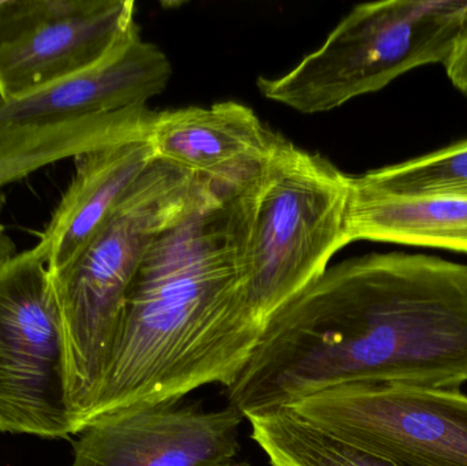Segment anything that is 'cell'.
I'll return each instance as SVG.
<instances>
[{
    "label": "cell",
    "mask_w": 467,
    "mask_h": 466,
    "mask_svg": "<svg viewBox=\"0 0 467 466\" xmlns=\"http://www.w3.org/2000/svg\"><path fill=\"white\" fill-rule=\"evenodd\" d=\"M350 382L458 390L467 383V265L372 254L346 260L269 317L235 383L244 418Z\"/></svg>",
    "instance_id": "6da1fadb"
},
{
    "label": "cell",
    "mask_w": 467,
    "mask_h": 466,
    "mask_svg": "<svg viewBox=\"0 0 467 466\" xmlns=\"http://www.w3.org/2000/svg\"><path fill=\"white\" fill-rule=\"evenodd\" d=\"M263 171L239 182L205 180L156 235L126 295L84 429L106 416L180 404L204 386L229 390L238 379L265 328L246 293Z\"/></svg>",
    "instance_id": "7a4b0ae2"
},
{
    "label": "cell",
    "mask_w": 467,
    "mask_h": 466,
    "mask_svg": "<svg viewBox=\"0 0 467 466\" xmlns=\"http://www.w3.org/2000/svg\"><path fill=\"white\" fill-rule=\"evenodd\" d=\"M204 181L156 158L78 256L51 274L65 327L67 401L77 435L98 393L126 295L147 249L185 212Z\"/></svg>",
    "instance_id": "3957f363"
},
{
    "label": "cell",
    "mask_w": 467,
    "mask_h": 466,
    "mask_svg": "<svg viewBox=\"0 0 467 466\" xmlns=\"http://www.w3.org/2000/svg\"><path fill=\"white\" fill-rule=\"evenodd\" d=\"M466 24L467 0L364 3L293 70L258 77L257 88L301 114L331 111L414 68L446 65Z\"/></svg>",
    "instance_id": "277c9868"
},
{
    "label": "cell",
    "mask_w": 467,
    "mask_h": 466,
    "mask_svg": "<svg viewBox=\"0 0 467 466\" xmlns=\"http://www.w3.org/2000/svg\"><path fill=\"white\" fill-rule=\"evenodd\" d=\"M350 177L285 140L258 185L246 249V293L269 317L317 281L348 245Z\"/></svg>",
    "instance_id": "5b68a950"
},
{
    "label": "cell",
    "mask_w": 467,
    "mask_h": 466,
    "mask_svg": "<svg viewBox=\"0 0 467 466\" xmlns=\"http://www.w3.org/2000/svg\"><path fill=\"white\" fill-rule=\"evenodd\" d=\"M0 432L46 440L77 435L59 301L35 249L0 268Z\"/></svg>",
    "instance_id": "8992f818"
},
{
    "label": "cell",
    "mask_w": 467,
    "mask_h": 466,
    "mask_svg": "<svg viewBox=\"0 0 467 466\" xmlns=\"http://www.w3.org/2000/svg\"><path fill=\"white\" fill-rule=\"evenodd\" d=\"M283 409L398 466H467V396L460 390L350 382Z\"/></svg>",
    "instance_id": "52a82bcc"
},
{
    "label": "cell",
    "mask_w": 467,
    "mask_h": 466,
    "mask_svg": "<svg viewBox=\"0 0 467 466\" xmlns=\"http://www.w3.org/2000/svg\"><path fill=\"white\" fill-rule=\"evenodd\" d=\"M137 32L133 0H0V98L16 100L88 70Z\"/></svg>",
    "instance_id": "ba28073f"
},
{
    "label": "cell",
    "mask_w": 467,
    "mask_h": 466,
    "mask_svg": "<svg viewBox=\"0 0 467 466\" xmlns=\"http://www.w3.org/2000/svg\"><path fill=\"white\" fill-rule=\"evenodd\" d=\"M244 420L181 402L106 416L79 432L70 466H230Z\"/></svg>",
    "instance_id": "9c48e42d"
},
{
    "label": "cell",
    "mask_w": 467,
    "mask_h": 466,
    "mask_svg": "<svg viewBox=\"0 0 467 466\" xmlns=\"http://www.w3.org/2000/svg\"><path fill=\"white\" fill-rule=\"evenodd\" d=\"M285 140L235 101L158 112L150 131L156 158L215 182L260 174Z\"/></svg>",
    "instance_id": "30bf717a"
},
{
    "label": "cell",
    "mask_w": 467,
    "mask_h": 466,
    "mask_svg": "<svg viewBox=\"0 0 467 466\" xmlns=\"http://www.w3.org/2000/svg\"><path fill=\"white\" fill-rule=\"evenodd\" d=\"M172 76L169 57L137 32L111 57L33 95L3 101L0 126L84 119L147 109Z\"/></svg>",
    "instance_id": "8fae6325"
},
{
    "label": "cell",
    "mask_w": 467,
    "mask_h": 466,
    "mask_svg": "<svg viewBox=\"0 0 467 466\" xmlns=\"http://www.w3.org/2000/svg\"><path fill=\"white\" fill-rule=\"evenodd\" d=\"M155 159L150 134L74 158L73 180L33 248L49 273L62 270L78 256Z\"/></svg>",
    "instance_id": "7c38bea8"
},
{
    "label": "cell",
    "mask_w": 467,
    "mask_h": 466,
    "mask_svg": "<svg viewBox=\"0 0 467 466\" xmlns=\"http://www.w3.org/2000/svg\"><path fill=\"white\" fill-rule=\"evenodd\" d=\"M346 238L467 254V197L381 196L350 182Z\"/></svg>",
    "instance_id": "4fadbf2b"
},
{
    "label": "cell",
    "mask_w": 467,
    "mask_h": 466,
    "mask_svg": "<svg viewBox=\"0 0 467 466\" xmlns=\"http://www.w3.org/2000/svg\"><path fill=\"white\" fill-rule=\"evenodd\" d=\"M158 112L150 109L84 119L0 126V189L40 167L104 145L147 136Z\"/></svg>",
    "instance_id": "5bb4252c"
},
{
    "label": "cell",
    "mask_w": 467,
    "mask_h": 466,
    "mask_svg": "<svg viewBox=\"0 0 467 466\" xmlns=\"http://www.w3.org/2000/svg\"><path fill=\"white\" fill-rule=\"evenodd\" d=\"M271 466H398L305 423L287 409L246 416Z\"/></svg>",
    "instance_id": "9a60e30c"
},
{
    "label": "cell",
    "mask_w": 467,
    "mask_h": 466,
    "mask_svg": "<svg viewBox=\"0 0 467 466\" xmlns=\"http://www.w3.org/2000/svg\"><path fill=\"white\" fill-rule=\"evenodd\" d=\"M368 193L392 197H467V140L420 158L350 177Z\"/></svg>",
    "instance_id": "2e32d148"
},
{
    "label": "cell",
    "mask_w": 467,
    "mask_h": 466,
    "mask_svg": "<svg viewBox=\"0 0 467 466\" xmlns=\"http://www.w3.org/2000/svg\"><path fill=\"white\" fill-rule=\"evenodd\" d=\"M444 66L452 85L461 92L467 93V24L451 57Z\"/></svg>",
    "instance_id": "e0dca14e"
},
{
    "label": "cell",
    "mask_w": 467,
    "mask_h": 466,
    "mask_svg": "<svg viewBox=\"0 0 467 466\" xmlns=\"http://www.w3.org/2000/svg\"><path fill=\"white\" fill-rule=\"evenodd\" d=\"M3 205H5V194L0 189V213H2ZM16 254H18V252H16V243L5 234V227L0 223V268L5 267Z\"/></svg>",
    "instance_id": "ac0fdd59"
},
{
    "label": "cell",
    "mask_w": 467,
    "mask_h": 466,
    "mask_svg": "<svg viewBox=\"0 0 467 466\" xmlns=\"http://www.w3.org/2000/svg\"><path fill=\"white\" fill-rule=\"evenodd\" d=\"M230 466H252L249 464V462H244V461H239V462H234V464L230 465Z\"/></svg>",
    "instance_id": "d6986e66"
},
{
    "label": "cell",
    "mask_w": 467,
    "mask_h": 466,
    "mask_svg": "<svg viewBox=\"0 0 467 466\" xmlns=\"http://www.w3.org/2000/svg\"><path fill=\"white\" fill-rule=\"evenodd\" d=\"M3 101H5V100H3V98H0V104H2V103H3Z\"/></svg>",
    "instance_id": "ffe728a7"
}]
</instances>
